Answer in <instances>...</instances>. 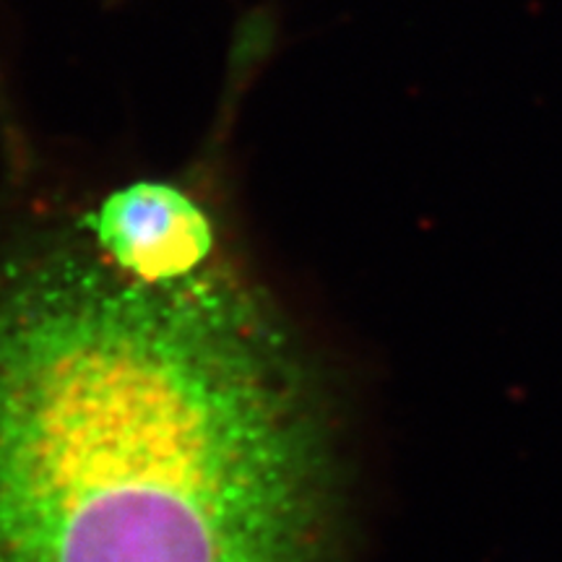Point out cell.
<instances>
[{
    "label": "cell",
    "instance_id": "obj_1",
    "mask_svg": "<svg viewBox=\"0 0 562 562\" xmlns=\"http://www.w3.org/2000/svg\"><path fill=\"white\" fill-rule=\"evenodd\" d=\"M347 372L258 261L170 292L0 224V562H362Z\"/></svg>",
    "mask_w": 562,
    "mask_h": 562
},
{
    "label": "cell",
    "instance_id": "obj_2",
    "mask_svg": "<svg viewBox=\"0 0 562 562\" xmlns=\"http://www.w3.org/2000/svg\"><path fill=\"white\" fill-rule=\"evenodd\" d=\"M63 211L94 258L144 286L201 290L256 263L206 165L121 182Z\"/></svg>",
    "mask_w": 562,
    "mask_h": 562
}]
</instances>
